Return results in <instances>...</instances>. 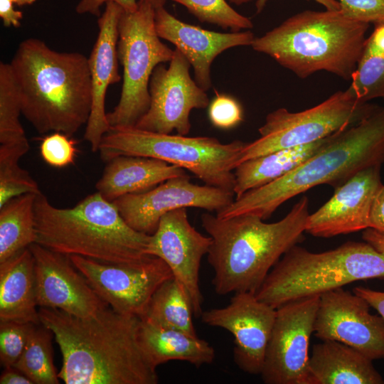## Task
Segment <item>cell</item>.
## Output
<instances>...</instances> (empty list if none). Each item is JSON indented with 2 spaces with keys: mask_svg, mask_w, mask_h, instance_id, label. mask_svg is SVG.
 Returning a JSON list of instances; mask_svg holds the SVG:
<instances>
[{
  "mask_svg": "<svg viewBox=\"0 0 384 384\" xmlns=\"http://www.w3.org/2000/svg\"><path fill=\"white\" fill-rule=\"evenodd\" d=\"M208 117L211 123L220 129H231L243 120L240 103L233 97L216 93L209 105Z\"/></svg>",
  "mask_w": 384,
  "mask_h": 384,
  "instance_id": "cell-36",
  "label": "cell"
},
{
  "mask_svg": "<svg viewBox=\"0 0 384 384\" xmlns=\"http://www.w3.org/2000/svg\"><path fill=\"white\" fill-rule=\"evenodd\" d=\"M341 10L349 18L375 23L384 21V0H338Z\"/></svg>",
  "mask_w": 384,
  "mask_h": 384,
  "instance_id": "cell-37",
  "label": "cell"
},
{
  "mask_svg": "<svg viewBox=\"0 0 384 384\" xmlns=\"http://www.w3.org/2000/svg\"><path fill=\"white\" fill-rule=\"evenodd\" d=\"M13 4L18 6L31 5L33 4L36 0H7Z\"/></svg>",
  "mask_w": 384,
  "mask_h": 384,
  "instance_id": "cell-45",
  "label": "cell"
},
{
  "mask_svg": "<svg viewBox=\"0 0 384 384\" xmlns=\"http://www.w3.org/2000/svg\"><path fill=\"white\" fill-rule=\"evenodd\" d=\"M276 316V309L252 292H237L225 306L203 311L202 322L234 337L233 360L243 372L260 375Z\"/></svg>",
  "mask_w": 384,
  "mask_h": 384,
  "instance_id": "cell-16",
  "label": "cell"
},
{
  "mask_svg": "<svg viewBox=\"0 0 384 384\" xmlns=\"http://www.w3.org/2000/svg\"><path fill=\"white\" fill-rule=\"evenodd\" d=\"M154 20L155 7L139 0L136 11H124L120 17L117 51L123 83L118 104L107 113L110 127L136 126L149 108V81L154 68L174 56V50L157 35Z\"/></svg>",
  "mask_w": 384,
  "mask_h": 384,
  "instance_id": "cell-9",
  "label": "cell"
},
{
  "mask_svg": "<svg viewBox=\"0 0 384 384\" xmlns=\"http://www.w3.org/2000/svg\"><path fill=\"white\" fill-rule=\"evenodd\" d=\"M19 90L10 63H0V145L28 143L19 117Z\"/></svg>",
  "mask_w": 384,
  "mask_h": 384,
  "instance_id": "cell-31",
  "label": "cell"
},
{
  "mask_svg": "<svg viewBox=\"0 0 384 384\" xmlns=\"http://www.w3.org/2000/svg\"><path fill=\"white\" fill-rule=\"evenodd\" d=\"M1 384H33L25 374L11 366L5 368L0 377Z\"/></svg>",
  "mask_w": 384,
  "mask_h": 384,
  "instance_id": "cell-42",
  "label": "cell"
},
{
  "mask_svg": "<svg viewBox=\"0 0 384 384\" xmlns=\"http://www.w3.org/2000/svg\"><path fill=\"white\" fill-rule=\"evenodd\" d=\"M309 215L306 196L282 219L271 223L250 214L220 218L203 213L201 225L212 239L206 255L214 272L215 292L255 294L280 258L302 242Z\"/></svg>",
  "mask_w": 384,
  "mask_h": 384,
  "instance_id": "cell-2",
  "label": "cell"
},
{
  "mask_svg": "<svg viewBox=\"0 0 384 384\" xmlns=\"http://www.w3.org/2000/svg\"><path fill=\"white\" fill-rule=\"evenodd\" d=\"M246 143L223 144L211 137L161 134L135 127H110L98 151L106 162L121 155L160 159L192 172L205 184L233 191V171Z\"/></svg>",
  "mask_w": 384,
  "mask_h": 384,
  "instance_id": "cell-8",
  "label": "cell"
},
{
  "mask_svg": "<svg viewBox=\"0 0 384 384\" xmlns=\"http://www.w3.org/2000/svg\"><path fill=\"white\" fill-rule=\"evenodd\" d=\"M29 147V144L0 145V207L16 196L41 193L37 182L18 165Z\"/></svg>",
  "mask_w": 384,
  "mask_h": 384,
  "instance_id": "cell-32",
  "label": "cell"
},
{
  "mask_svg": "<svg viewBox=\"0 0 384 384\" xmlns=\"http://www.w3.org/2000/svg\"><path fill=\"white\" fill-rule=\"evenodd\" d=\"M107 163L95 188L111 202L124 195L148 191L171 178L188 175L181 167L150 157L121 155Z\"/></svg>",
  "mask_w": 384,
  "mask_h": 384,
  "instance_id": "cell-22",
  "label": "cell"
},
{
  "mask_svg": "<svg viewBox=\"0 0 384 384\" xmlns=\"http://www.w3.org/2000/svg\"><path fill=\"white\" fill-rule=\"evenodd\" d=\"M14 4L7 0H0V17L6 27H19L23 14L16 10Z\"/></svg>",
  "mask_w": 384,
  "mask_h": 384,
  "instance_id": "cell-41",
  "label": "cell"
},
{
  "mask_svg": "<svg viewBox=\"0 0 384 384\" xmlns=\"http://www.w3.org/2000/svg\"><path fill=\"white\" fill-rule=\"evenodd\" d=\"M212 239L191 225L187 208H178L164 215L151 235L146 254L163 260L174 277L187 290L194 316H201L203 297L199 287V270L203 257L208 254Z\"/></svg>",
  "mask_w": 384,
  "mask_h": 384,
  "instance_id": "cell-17",
  "label": "cell"
},
{
  "mask_svg": "<svg viewBox=\"0 0 384 384\" xmlns=\"http://www.w3.org/2000/svg\"><path fill=\"white\" fill-rule=\"evenodd\" d=\"M368 28L369 23L349 18L341 9L305 10L255 37L251 46L299 78L326 71L351 80Z\"/></svg>",
  "mask_w": 384,
  "mask_h": 384,
  "instance_id": "cell-6",
  "label": "cell"
},
{
  "mask_svg": "<svg viewBox=\"0 0 384 384\" xmlns=\"http://www.w3.org/2000/svg\"><path fill=\"white\" fill-rule=\"evenodd\" d=\"M320 296L276 309L261 375L265 384H308L309 348Z\"/></svg>",
  "mask_w": 384,
  "mask_h": 384,
  "instance_id": "cell-12",
  "label": "cell"
},
{
  "mask_svg": "<svg viewBox=\"0 0 384 384\" xmlns=\"http://www.w3.org/2000/svg\"><path fill=\"white\" fill-rule=\"evenodd\" d=\"M363 240L370 245L377 251L384 255V235L368 228L362 234Z\"/></svg>",
  "mask_w": 384,
  "mask_h": 384,
  "instance_id": "cell-43",
  "label": "cell"
},
{
  "mask_svg": "<svg viewBox=\"0 0 384 384\" xmlns=\"http://www.w3.org/2000/svg\"><path fill=\"white\" fill-rule=\"evenodd\" d=\"M28 247L35 261L38 306L86 317L108 305L74 266L69 255L36 242Z\"/></svg>",
  "mask_w": 384,
  "mask_h": 384,
  "instance_id": "cell-18",
  "label": "cell"
},
{
  "mask_svg": "<svg viewBox=\"0 0 384 384\" xmlns=\"http://www.w3.org/2000/svg\"><path fill=\"white\" fill-rule=\"evenodd\" d=\"M41 323L53 334L63 356L58 377L66 384H156L159 377L141 346V318L106 305L76 316L40 307Z\"/></svg>",
  "mask_w": 384,
  "mask_h": 384,
  "instance_id": "cell-1",
  "label": "cell"
},
{
  "mask_svg": "<svg viewBox=\"0 0 384 384\" xmlns=\"http://www.w3.org/2000/svg\"><path fill=\"white\" fill-rule=\"evenodd\" d=\"M37 195L18 196L0 207V263L35 242Z\"/></svg>",
  "mask_w": 384,
  "mask_h": 384,
  "instance_id": "cell-27",
  "label": "cell"
},
{
  "mask_svg": "<svg viewBox=\"0 0 384 384\" xmlns=\"http://www.w3.org/2000/svg\"><path fill=\"white\" fill-rule=\"evenodd\" d=\"M155 28L160 38L173 43L193 68L195 81L205 91L211 87L210 66L224 50L251 46L250 31L219 33L184 23L168 12L164 6L155 8Z\"/></svg>",
  "mask_w": 384,
  "mask_h": 384,
  "instance_id": "cell-21",
  "label": "cell"
},
{
  "mask_svg": "<svg viewBox=\"0 0 384 384\" xmlns=\"http://www.w3.org/2000/svg\"><path fill=\"white\" fill-rule=\"evenodd\" d=\"M69 257L102 301L118 313L139 318L145 315L156 289L174 277L166 263L153 255L124 263Z\"/></svg>",
  "mask_w": 384,
  "mask_h": 384,
  "instance_id": "cell-11",
  "label": "cell"
},
{
  "mask_svg": "<svg viewBox=\"0 0 384 384\" xmlns=\"http://www.w3.org/2000/svg\"><path fill=\"white\" fill-rule=\"evenodd\" d=\"M378 107L359 100L348 87L301 112L279 108L267 115L264 124L258 129L260 137L246 143L239 164L277 150L324 139L358 124Z\"/></svg>",
  "mask_w": 384,
  "mask_h": 384,
  "instance_id": "cell-10",
  "label": "cell"
},
{
  "mask_svg": "<svg viewBox=\"0 0 384 384\" xmlns=\"http://www.w3.org/2000/svg\"><path fill=\"white\" fill-rule=\"evenodd\" d=\"M110 1L119 4L127 12H133L138 8L137 0H80L75 7V11L78 14H90L100 16L101 6Z\"/></svg>",
  "mask_w": 384,
  "mask_h": 384,
  "instance_id": "cell-38",
  "label": "cell"
},
{
  "mask_svg": "<svg viewBox=\"0 0 384 384\" xmlns=\"http://www.w3.org/2000/svg\"><path fill=\"white\" fill-rule=\"evenodd\" d=\"M353 292L363 298L375 309L384 320V292L373 290L363 287H356Z\"/></svg>",
  "mask_w": 384,
  "mask_h": 384,
  "instance_id": "cell-40",
  "label": "cell"
},
{
  "mask_svg": "<svg viewBox=\"0 0 384 384\" xmlns=\"http://www.w3.org/2000/svg\"><path fill=\"white\" fill-rule=\"evenodd\" d=\"M184 6L200 21L233 32L253 27L251 20L235 11L225 0H172Z\"/></svg>",
  "mask_w": 384,
  "mask_h": 384,
  "instance_id": "cell-33",
  "label": "cell"
},
{
  "mask_svg": "<svg viewBox=\"0 0 384 384\" xmlns=\"http://www.w3.org/2000/svg\"><path fill=\"white\" fill-rule=\"evenodd\" d=\"M330 136L306 145L277 150L240 164L234 170L235 198L294 170L319 151Z\"/></svg>",
  "mask_w": 384,
  "mask_h": 384,
  "instance_id": "cell-26",
  "label": "cell"
},
{
  "mask_svg": "<svg viewBox=\"0 0 384 384\" xmlns=\"http://www.w3.org/2000/svg\"><path fill=\"white\" fill-rule=\"evenodd\" d=\"M35 231V242L49 250L107 263L144 258L151 235L132 228L114 203L97 191L67 208L38 194Z\"/></svg>",
  "mask_w": 384,
  "mask_h": 384,
  "instance_id": "cell-5",
  "label": "cell"
},
{
  "mask_svg": "<svg viewBox=\"0 0 384 384\" xmlns=\"http://www.w3.org/2000/svg\"><path fill=\"white\" fill-rule=\"evenodd\" d=\"M384 235V185L378 189L370 214V227Z\"/></svg>",
  "mask_w": 384,
  "mask_h": 384,
  "instance_id": "cell-39",
  "label": "cell"
},
{
  "mask_svg": "<svg viewBox=\"0 0 384 384\" xmlns=\"http://www.w3.org/2000/svg\"><path fill=\"white\" fill-rule=\"evenodd\" d=\"M372 360L334 340L313 346L308 362V384H384Z\"/></svg>",
  "mask_w": 384,
  "mask_h": 384,
  "instance_id": "cell-23",
  "label": "cell"
},
{
  "mask_svg": "<svg viewBox=\"0 0 384 384\" xmlns=\"http://www.w3.org/2000/svg\"><path fill=\"white\" fill-rule=\"evenodd\" d=\"M35 261L29 247L0 263V322L40 324Z\"/></svg>",
  "mask_w": 384,
  "mask_h": 384,
  "instance_id": "cell-24",
  "label": "cell"
},
{
  "mask_svg": "<svg viewBox=\"0 0 384 384\" xmlns=\"http://www.w3.org/2000/svg\"><path fill=\"white\" fill-rule=\"evenodd\" d=\"M193 316V308L187 290L173 277L156 289L145 315L141 319L156 325L178 329L193 336H198Z\"/></svg>",
  "mask_w": 384,
  "mask_h": 384,
  "instance_id": "cell-28",
  "label": "cell"
},
{
  "mask_svg": "<svg viewBox=\"0 0 384 384\" xmlns=\"http://www.w3.org/2000/svg\"><path fill=\"white\" fill-rule=\"evenodd\" d=\"M139 338L146 356L156 368L171 361H185L200 368L212 363L215 358V349L207 341L142 319Z\"/></svg>",
  "mask_w": 384,
  "mask_h": 384,
  "instance_id": "cell-25",
  "label": "cell"
},
{
  "mask_svg": "<svg viewBox=\"0 0 384 384\" xmlns=\"http://www.w3.org/2000/svg\"><path fill=\"white\" fill-rule=\"evenodd\" d=\"M370 306L363 298L342 287L322 294L314 336L346 344L372 361L384 358V320L370 314Z\"/></svg>",
  "mask_w": 384,
  "mask_h": 384,
  "instance_id": "cell-15",
  "label": "cell"
},
{
  "mask_svg": "<svg viewBox=\"0 0 384 384\" xmlns=\"http://www.w3.org/2000/svg\"><path fill=\"white\" fill-rule=\"evenodd\" d=\"M22 114L39 134L71 137L87 124L92 107L88 58L58 52L34 38L20 43L11 63Z\"/></svg>",
  "mask_w": 384,
  "mask_h": 384,
  "instance_id": "cell-3",
  "label": "cell"
},
{
  "mask_svg": "<svg viewBox=\"0 0 384 384\" xmlns=\"http://www.w3.org/2000/svg\"><path fill=\"white\" fill-rule=\"evenodd\" d=\"M375 278L384 279V255L366 242L348 241L319 253L296 245L272 268L255 294L277 309L353 282Z\"/></svg>",
  "mask_w": 384,
  "mask_h": 384,
  "instance_id": "cell-7",
  "label": "cell"
},
{
  "mask_svg": "<svg viewBox=\"0 0 384 384\" xmlns=\"http://www.w3.org/2000/svg\"><path fill=\"white\" fill-rule=\"evenodd\" d=\"M76 142L70 137L55 132L45 137L41 143L43 159L50 166L62 168L73 164L76 156Z\"/></svg>",
  "mask_w": 384,
  "mask_h": 384,
  "instance_id": "cell-35",
  "label": "cell"
},
{
  "mask_svg": "<svg viewBox=\"0 0 384 384\" xmlns=\"http://www.w3.org/2000/svg\"><path fill=\"white\" fill-rule=\"evenodd\" d=\"M349 88L363 101L384 98V21L366 38Z\"/></svg>",
  "mask_w": 384,
  "mask_h": 384,
  "instance_id": "cell-29",
  "label": "cell"
},
{
  "mask_svg": "<svg viewBox=\"0 0 384 384\" xmlns=\"http://www.w3.org/2000/svg\"><path fill=\"white\" fill-rule=\"evenodd\" d=\"M151 3L155 8L159 6H164L166 0H139Z\"/></svg>",
  "mask_w": 384,
  "mask_h": 384,
  "instance_id": "cell-46",
  "label": "cell"
},
{
  "mask_svg": "<svg viewBox=\"0 0 384 384\" xmlns=\"http://www.w3.org/2000/svg\"><path fill=\"white\" fill-rule=\"evenodd\" d=\"M380 168L381 165L366 168L334 189L331 198L309 214L306 232L329 238L368 228L373 202L383 185Z\"/></svg>",
  "mask_w": 384,
  "mask_h": 384,
  "instance_id": "cell-19",
  "label": "cell"
},
{
  "mask_svg": "<svg viewBox=\"0 0 384 384\" xmlns=\"http://www.w3.org/2000/svg\"><path fill=\"white\" fill-rule=\"evenodd\" d=\"M53 332L42 324H33L24 350L13 367L25 374L33 384H58V373L53 363Z\"/></svg>",
  "mask_w": 384,
  "mask_h": 384,
  "instance_id": "cell-30",
  "label": "cell"
},
{
  "mask_svg": "<svg viewBox=\"0 0 384 384\" xmlns=\"http://www.w3.org/2000/svg\"><path fill=\"white\" fill-rule=\"evenodd\" d=\"M166 68L162 63L154 70L149 81L150 105L135 127L161 134L187 135L193 109L206 108L209 98L191 78V63L178 50Z\"/></svg>",
  "mask_w": 384,
  "mask_h": 384,
  "instance_id": "cell-13",
  "label": "cell"
},
{
  "mask_svg": "<svg viewBox=\"0 0 384 384\" xmlns=\"http://www.w3.org/2000/svg\"><path fill=\"white\" fill-rule=\"evenodd\" d=\"M384 163V107L329 137L324 146L283 176L250 190L215 215L227 218L250 214L269 218L284 202L309 189L327 184L334 189L358 171Z\"/></svg>",
  "mask_w": 384,
  "mask_h": 384,
  "instance_id": "cell-4",
  "label": "cell"
},
{
  "mask_svg": "<svg viewBox=\"0 0 384 384\" xmlns=\"http://www.w3.org/2000/svg\"><path fill=\"white\" fill-rule=\"evenodd\" d=\"M229 1L235 4H240L245 1H247L248 0H229ZM267 0H257L256 4H255L257 14L260 13L263 10L267 3ZM314 1L321 4V6H323L327 10L338 11L341 9L340 4L338 0H314Z\"/></svg>",
  "mask_w": 384,
  "mask_h": 384,
  "instance_id": "cell-44",
  "label": "cell"
},
{
  "mask_svg": "<svg viewBox=\"0 0 384 384\" xmlns=\"http://www.w3.org/2000/svg\"><path fill=\"white\" fill-rule=\"evenodd\" d=\"M235 193L205 184L193 183L188 175L171 178L143 193L127 194L112 201L124 221L134 230L146 235L156 230L166 213L194 207L215 213L233 202Z\"/></svg>",
  "mask_w": 384,
  "mask_h": 384,
  "instance_id": "cell-14",
  "label": "cell"
},
{
  "mask_svg": "<svg viewBox=\"0 0 384 384\" xmlns=\"http://www.w3.org/2000/svg\"><path fill=\"white\" fill-rule=\"evenodd\" d=\"M124 11L114 2L106 4L105 10L97 21L99 32L88 58L92 99L84 138L90 144L93 152L98 151L102 137L110 128L105 109L107 88L121 80L117 44L119 22Z\"/></svg>",
  "mask_w": 384,
  "mask_h": 384,
  "instance_id": "cell-20",
  "label": "cell"
},
{
  "mask_svg": "<svg viewBox=\"0 0 384 384\" xmlns=\"http://www.w3.org/2000/svg\"><path fill=\"white\" fill-rule=\"evenodd\" d=\"M33 324L0 322V361L4 368L14 366L26 345Z\"/></svg>",
  "mask_w": 384,
  "mask_h": 384,
  "instance_id": "cell-34",
  "label": "cell"
}]
</instances>
